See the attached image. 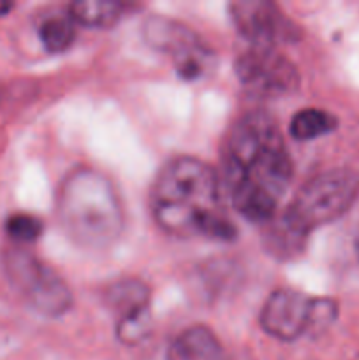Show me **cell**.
<instances>
[{
    "instance_id": "obj_18",
    "label": "cell",
    "mask_w": 359,
    "mask_h": 360,
    "mask_svg": "<svg viewBox=\"0 0 359 360\" xmlns=\"http://www.w3.org/2000/svg\"><path fill=\"white\" fill-rule=\"evenodd\" d=\"M358 257H359V243H358Z\"/></svg>"
},
{
    "instance_id": "obj_3",
    "label": "cell",
    "mask_w": 359,
    "mask_h": 360,
    "mask_svg": "<svg viewBox=\"0 0 359 360\" xmlns=\"http://www.w3.org/2000/svg\"><path fill=\"white\" fill-rule=\"evenodd\" d=\"M56 213L67 238L81 248L104 250L122 236V200L111 179L97 169L77 167L65 176Z\"/></svg>"
},
{
    "instance_id": "obj_14",
    "label": "cell",
    "mask_w": 359,
    "mask_h": 360,
    "mask_svg": "<svg viewBox=\"0 0 359 360\" xmlns=\"http://www.w3.org/2000/svg\"><path fill=\"white\" fill-rule=\"evenodd\" d=\"M39 37L49 53H62L70 48L76 37L73 21L63 16L46 18L39 27Z\"/></svg>"
},
{
    "instance_id": "obj_4",
    "label": "cell",
    "mask_w": 359,
    "mask_h": 360,
    "mask_svg": "<svg viewBox=\"0 0 359 360\" xmlns=\"http://www.w3.org/2000/svg\"><path fill=\"white\" fill-rule=\"evenodd\" d=\"M359 193V176L347 169L317 174L296 192L280 221L305 239L313 229L331 224L347 213Z\"/></svg>"
},
{
    "instance_id": "obj_8",
    "label": "cell",
    "mask_w": 359,
    "mask_h": 360,
    "mask_svg": "<svg viewBox=\"0 0 359 360\" xmlns=\"http://www.w3.org/2000/svg\"><path fill=\"white\" fill-rule=\"evenodd\" d=\"M234 72L246 88L260 95L287 94L299 84L294 63L275 48L253 46L236 60Z\"/></svg>"
},
{
    "instance_id": "obj_13",
    "label": "cell",
    "mask_w": 359,
    "mask_h": 360,
    "mask_svg": "<svg viewBox=\"0 0 359 360\" xmlns=\"http://www.w3.org/2000/svg\"><path fill=\"white\" fill-rule=\"evenodd\" d=\"M336 118L324 109H301L291 120V136L296 141H312L336 129Z\"/></svg>"
},
{
    "instance_id": "obj_15",
    "label": "cell",
    "mask_w": 359,
    "mask_h": 360,
    "mask_svg": "<svg viewBox=\"0 0 359 360\" xmlns=\"http://www.w3.org/2000/svg\"><path fill=\"white\" fill-rule=\"evenodd\" d=\"M150 330H151L150 309L120 316L118 323H116V338L120 340V343L127 345V347L139 345L141 341L146 340Z\"/></svg>"
},
{
    "instance_id": "obj_16",
    "label": "cell",
    "mask_w": 359,
    "mask_h": 360,
    "mask_svg": "<svg viewBox=\"0 0 359 360\" xmlns=\"http://www.w3.org/2000/svg\"><path fill=\"white\" fill-rule=\"evenodd\" d=\"M6 232L18 243H34L42 234V221L28 213H14L7 218Z\"/></svg>"
},
{
    "instance_id": "obj_1",
    "label": "cell",
    "mask_w": 359,
    "mask_h": 360,
    "mask_svg": "<svg viewBox=\"0 0 359 360\" xmlns=\"http://www.w3.org/2000/svg\"><path fill=\"white\" fill-rule=\"evenodd\" d=\"M224 179L232 206L252 221H270L292 179V162L277 122L264 112L238 120L227 137Z\"/></svg>"
},
{
    "instance_id": "obj_17",
    "label": "cell",
    "mask_w": 359,
    "mask_h": 360,
    "mask_svg": "<svg viewBox=\"0 0 359 360\" xmlns=\"http://www.w3.org/2000/svg\"><path fill=\"white\" fill-rule=\"evenodd\" d=\"M14 7L13 2H7V0H0V16H6L11 9Z\"/></svg>"
},
{
    "instance_id": "obj_7",
    "label": "cell",
    "mask_w": 359,
    "mask_h": 360,
    "mask_svg": "<svg viewBox=\"0 0 359 360\" xmlns=\"http://www.w3.org/2000/svg\"><path fill=\"white\" fill-rule=\"evenodd\" d=\"M317 304L294 288H278L267 297L260 311V327L264 333L280 341H296L308 330H317Z\"/></svg>"
},
{
    "instance_id": "obj_5",
    "label": "cell",
    "mask_w": 359,
    "mask_h": 360,
    "mask_svg": "<svg viewBox=\"0 0 359 360\" xmlns=\"http://www.w3.org/2000/svg\"><path fill=\"white\" fill-rule=\"evenodd\" d=\"M2 266L9 283L41 315L60 316L73 306V292L62 276L39 257L21 246L2 253Z\"/></svg>"
},
{
    "instance_id": "obj_10",
    "label": "cell",
    "mask_w": 359,
    "mask_h": 360,
    "mask_svg": "<svg viewBox=\"0 0 359 360\" xmlns=\"http://www.w3.org/2000/svg\"><path fill=\"white\" fill-rule=\"evenodd\" d=\"M165 360H224V348L206 326H190L169 343Z\"/></svg>"
},
{
    "instance_id": "obj_11",
    "label": "cell",
    "mask_w": 359,
    "mask_h": 360,
    "mask_svg": "<svg viewBox=\"0 0 359 360\" xmlns=\"http://www.w3.org/2000/svg\"><path fill=\"white\" fill-rule=\"evenodd\" d=\"M150 287L141 280H134V278L115 281L104 292L106 306L111 311H115L118 319L130 315V313L150 309Z\"/></svg>"
},
{
    "instance_id": "obj_2",
    "label": "cell",
    "mask_w": 359,
    "mask_h": 360,
    "mask_svg": "<svg viewBox=\"0 0 359 360\" xmlns=\"http://www.w3.org/2000/svg\"><path fill=\"white\" fill-rule=\"evenodd\" d=\"M150 207L158 227L171 236L236 238L234 224L222 210L220 178L199 158L169 160L151 185Z\"/></svg>"
},
{
    "instance_id": "obj_6",
    "label": "cell",
    "mask_w": 359,
    "mask_h": 360,
    "mask_svg": "<svg viewBox=\"0 0 359 360\" xmlns=\"http://www.w3.org/2000/svg\"><path fill=\"white\" fill-rule=\"evenodd\" d=\"M143 35L150 46L172 56L183 79H197L211 65L210 48L185 25L164 16H150L143 25Z\"/></svg>"
},
{
    "instance_id": "obj_9",
    "label": "cell",
    "mask_w": 359,
    "mask_h": 360,
    "mask_svg": "<svg viewBox=\"0 0 359 360\" xmlns=\"http://www.w3.org/2000/svg\"><path fill=\"white\" fill-rule=\"evenodd\" d=\"M229 11L239 34L253 46L275 48L277 42L294 39V25L277 4L267 0H238L229 6Z\"/></svg>"
},
{
    "instance_id": "obj_12",
    "label": "cell",
    "mask_w": 359,
    "mask_h": 360,
    "mask_svg": "<svg viewBox=\"0 0 359 360\" xmlns=\"http://www.w3.org/2000/svg\"><path fill=\"white\" fill-rule=\"evenodd\" d=\"M123 4L116 0H76L69 6V18L94 28H109L122 18Z\"/></svg>"
}]
</instances>
